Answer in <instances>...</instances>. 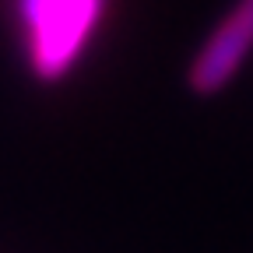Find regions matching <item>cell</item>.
<instances>
[{
  "label": "cell",
  "mask_w": 253,
  "mask_h": 253,
  "mask_svg": "<svg viewBox=\"0 0 253 253\" xmlns=\"http://www.w3.org/2000/svg\"><path fill=\"white\" fill-rule=\"evenodd\" d=\"M14 11L32 74L39 81H60L95 36L106 0H14Z\"/></svg>",
  "instance_id": "1"
},
{
  "label": "cell",
  "mask_w": 253,
  "mask_h": 253,
  "mask_svg": "<svg viewBox=\"0 0 253 253\" xmlns=\"http://www.w3.org/2000/svg\"><path fill=\"white\" fill-rule=\"evenodd\" d=\"M250 49H253V0H239L236 11L214 28V36L201 46V53L190 63V88L197 95L221 91L236 78Z\"/></svg>",
  "instance_id": "2"
}]
</instances>
